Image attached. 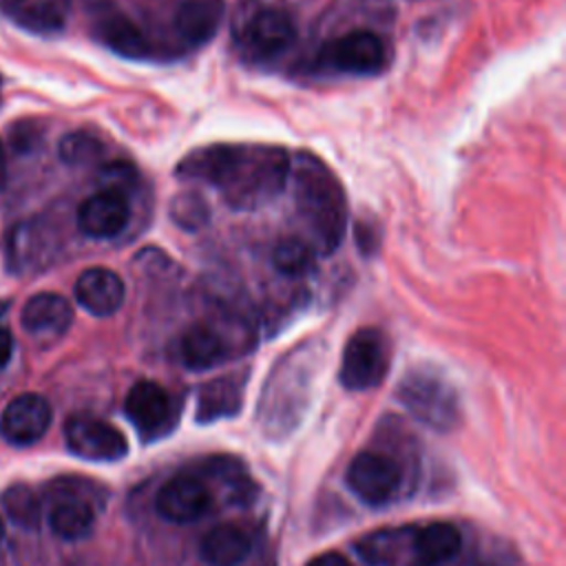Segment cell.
<instances>
[{"instance_id": "cell-28", "label": "cell", "mask_w": 566, "mask_h": 566, "mask_svg": "<svg viewBox=\"0 0 566 566\" xmlns=\"http://www.w3.org/2000/svg\"><path fill=\"white\" fill-rule=\"evenodd\" d=\"M99 184H102V188L117 190V192L126 195L137 184V170L128 161L104 164L99 170Z\"/></svg>"}, {"instance_id": "cell-11", "label": "cell", "mask_w": 566, "mask_h": 566, "mask_svg": "<svg viewBox=\"0 0 566 566\" xmlns=\"http://www.w3.org/2000/svg\"><path fill=\"white\" fill-rule=\"evenodd\" d=\"M51 405L40 394L15 396L0 416V436L15 444L27 447L38 442L51 424Z\"/></svg>"}, {"instance_id": "cell-24", "label": "cell", "mask_w": 566, "mask_h": 566, "mask_svg": "<svg viewBox=\"0 0 566 566\" xmlns=\"http://www.w3.org/2000/svg\"><path fill=\"white\" fill-rule=\"evenodd\" d=\"M405 533L396 528H380L356 542V553L369 566H391L402 551Z\"/></svg>"}, {"instance_id": "cell-31", "label": "cell", "mask_w": 566, "mask_h": 566, "mask_svg": "<svg viewBox=\"0 0 566 566\" xmlns=\"http://www.w3.org/2000/svg\"><path fill=\"white\" fill-rule=\"evenodd\" d=\"M11 354H13V336L9 329L0 327V369L9 363Z\"/></svg>"}, {"instance_id": "cell-18", "label": "cell", "mask_w": 566, "mask_h": 566, "mask_svg": "<svg viewBox=\"0 0 566 566\" xmlns=\"http://www.w3.org/2000/svg\"><path fill=\"white\" fill-rule=\"evenodd\" d=\"M462 535L449 522H431L413 533L411 548L420 564L438 566L453 559L460 553Z\"/></svg>"}, {"instance_id": "cell-10", "label": "cell", "mask_w": 566, "mask_h": 566, "mask_svg": "<svg viewBox=\"0 0 566 566\" xmlns=\"http://www.w3.org/2000/svg\"><path fill=\"white\" fill-rule=\"evenodd\" d=\"M325 60L332 69L349 75H371L385 66L387 53L382 40L365 29L349 31L336 38L327 51Z\"/></svg>"}, {"instance_id": "cell-21", "label": "cell", "mask_w": 566, "mask_h": 566, "mask_svg": "<svg viewBox=\"0 0 566 566\" xmlns=\"http://www.w3.org/2000/svg\"><path fill=\"white\" fill-rule=\"evenodd\" d=\"M199 553L208 566H239L250 553V539L239 526L219 524L201 539Z\"/></svg>"}, {"instance_id": "cell-17", "label": "cell", "mask_w": 566, "mask_h": 566, "mask_svg": "<svg viewBox=\"0 0 566 566\" xmlns=\"http://www.w3.org/2000/svg\"><path fill=\"white\" fill-rule=\"evenodd\" d=\"M223 7L219 0H184L175 9V31L188 44L208 42L221 24Z\"/></svg>"}, {"instance_id": "cell-23", "label": "cell", "mask_w": 566, "mask_h": 566, "mask_svg": "<svg viewBox=\"0 0 566 566\" xmlns=\"http://www.w3.org/2000/svg\"><path fill=\"white\" fill-rule=\"evenodd\" d=\"M316 250L312 243L298 239V237H287L276 243L272 252V265L290 276V279H301L314 272L316 268Z\"/></svg>"}, {"instance_id": "cell-5", "label": "cell", "mask_w": 566, "mask_h": 566, "mask_svg": "<svg viewBox=\"0 0 566 566\" xmlns=\"http://www.w3.org/2000/svg\"><path fill=\"white\" fill-rule=\"evenodd\" d=\"M352 493L369 506L389 504L402 486V467L387 453L358 451L345 473Z\"/></svg>"}, {"instance_id": "cell-20", "label": "cell", "mask_w": 566, "mask_h": 566, "mask_svg": "<svg viewBox=\"0 0 566 566\" xmlns=\"http://www.w3.org/2000/svg\"><path fill=\"white\" fill-rule=\"evenodd\" d=\"M0 9L11 22L31 33L51 35L64 29V15L51 0H0Z\"/></svg>"}, {"instance_id": "cell-8", "label": "cell", "mask_w": 566, "mask_h": 566, "mask_svg": "<svg viewBox=\"0 0 566 566\" xmlns=\"http://www.w3.org/2000/svg\"><path fill=\"white\" fill-rule=\"evenodd\" d=\"M53 489V504L49 509V526L53 535L66 542L88 537L95 526V506L86 491L71 480H57Z\"/></svg>"}, {"instance_id": "cell-12", "label": "cell", "mask_w": 566, "mask_h": 566, "mask_svg": "<svg viewBox=\"0 0 566 566\" xmlns=\"http://www.w3.org/2000/svg\"><path fill=\"white\" fill-rule=\"evenodd\" d=\"M130 219V203L124 192L99 188L77 210V228L91 239L117 237Z\"/></svg>"}, {"instance_id": "cell-33", "label": "cell", "mask_w": 566, "mask_h": 566, "mask_svg": "<svg viewBox=\"0 0 566 566\" xmlns=\"http://www.w3.org/2000/svg\"><path fill=\"white\" fill-rule=\"evenodd\" d=\"M0 99H2V77H0Z\"/></svg>"}, {"instance_id": "cell-13", "label": "cell", "mask_w": 566, "mask_h": 566, "mask_svg": "<svg viewBox=\"0 0 566 566\" xmlns=\"http://www.w3.org/2000/svg\"><path fill=\"white\" fill-rule=\"evenodd\" d=\"M294 40L296 24L283 9H261L243 29V44L254 57H276L287 51Z\"/></svg>"}, {"instance_id": "cell-30", "label": "cell", "mask_w": 566, "mask_h": 566, "mask_svg": "<svg viewBox=\"0 0 566 566\" xmlns=\"http://www.w3.org/2000/svg\"><path fill=\"white\" fill-rule=\"evenodd\" d=\"M307 566H352L349 559L336 551H327L307 562Z\"/></svg>"}, {"instance_id": "cell-26", "label": "cell", "mask_w": 566, "mask_h": 566, "mask_svg": "<svg viewBox=\"0 0 566 566\" xmlns=\"http://www.w3.org/2000/svg\"><path fill=\"white\" fill-rule=\"evenodd\" d=\"M106 148L99 137L75 130L62 137L60 142V159L69 166H93L104 157Z\"/></svg>"}, {"instance_id": "cell-25", "label": "cell", "mask_w": 566, "mask_h": 566, "mask_svg": "<svg viewBox=\"0 0 566 566\" xmlns=\"http://www.w3.org/2000/svg\"><path fill=\"white\" fill-rule=\"evenodd\" d=\"M2 509L9 520L22 528H38L40 524V500L27 484L9 486L2 497Z\"/></svg>"}, {"instance_id": "cell-15", "label": "cell", "mask_w": 566, "mask_h": 566, "mask_svg": "<svg viewBox=\"0 0 566 566\" xmlns=\"http://www.w3.org/2000/svg\"><path fill=\"white\" fill-rule=\"evenodd\" d=\"M20 321L38 338H57L73 323V307L62 294L40 292L24 303Z\"/></svg>"}, {"instance_id": "cell-9", "label": "cell", "mask_w": 566, "mask_h": 566, "mask_svg": "<svg viewBox=\"0 0 566 566\" xmlns=\"http://www.w3.org/2000/svg\"><path fill=\"white\" fill-rule=\"evenodd\" d=\"M210 489L195 475H177L164 482L155 495L157 513L172 524H190L208 513Z\"/></svg>"}, {"instance_id": "cell-1", "label": "cell", "mask_w": 566, "mask_h": 566, "mask_svg": "<svg viewBox=\"0 0 566 566\" xmlns=\"http://www.w3.org/2000/svg\"><path fill=\"white\" fill-rule=\"evenodd\" d=\"M175 175L214 186L234 210H254L285 188L290 155L276 146L212 144L184 155Z\"/></svg>"}, {"instance_id": "cell-16", "label": "cell", "mask_w": 566, "mask_h": 566, "mask_svg": "<svg viewBox=\"0 0 566 566\" xmlns=\"http://www.w3.org/2000/svg\"><path fill=\"white\" fill-rule=\"evenodd\" d=\"M232 354V345L210 323L188 327L179 338V360L192 371H206L221 365Z\"/></svg>"}, {"instance_id": "cell-14", "label": "cell", "mask_w": 566, "mask_h": 566, "mask_svg": "<svg viewBox=\"0 0 566 566\" xmlns=\"http://www.w3.org/2000/svg\"><path fill=\"white\" fill-rule=\"evenodd\" d=\"M75 298L77 303L93 316H111L115 314L126 296L124 281L117 272L108 268H88L75 281Z\"/></svg>"}, {"instance_id": "cell-19", "label": "cell", "mask_w": 566, "mask_h": 566, "mask_svg": "<svg viewBox=\"0 0 566 566\" xmlns=\"http://www.w3.org/2000/svg\"><path fill=\"white\" fill-rule=\"evenodd\" d=\"M243 402V382L234 376H223L206 382L197 400V420L214 422L221 418L237 416Z\"/></svg>"}, {"instance_id": "cell-32", "label": "cell", "mask_w": 566, "mask_h": 566, "mask_svg": "<svg viewBox=\"0 0 566 566\" xmlns=\"http://www.w3.org/2000/svg\"><path fill=\"white\" fill-rule=\"evenodd\" d=\"M7 179V153H4V144L0 142V186Z\"/></svg>"}, {"instance_id": "cell-4", "label": "cell", "mask_w": 566, "mask_h": 566, "mask_svg": "<svg viewBox=\"0 0 566 566\" xmlns=\"http://www.w3.org/2000/svg\"><path fill=\"white\" fill-rule=\"evenodd\" d=\"M389 369V343L376 327L356 329L343 349L338 378L349 391L378 387Z\"/></svg>"}, {"instance_id": "cell-6", "label": "cell", "mask_w": 566, "mask_h": 566, "mask_svg": "<svg viewBox=\"0 0 566 566\" xmlns=\"http://www.w3.org/2000/svg\"><path fill=\"white\" fill-rule=\"evenodd\" d=\"M64 440L71 453L91 462H117L128 453L126 436L91 413H73L64 422Z\"/></svg>"}, {"instance_id": "cell-29", "label": "cell", "mask_w": 566, "mask_h": 566, "mask_svg": "<svg viewBox=\"0 0 566 566\" xmlns=\"http://www.w3.org/2000/svg\"><path fill=\"white\" fill-rule=\"evenodd\" d=\"M356 239H358V245H360V250L363 252H374L376 250V245H378V239H376V234H374V230H371V226H365L363 221L360 223H356Z\"/></svg>"}, {"instance_id": "cell-27", "label": "cell", "mask_w": 566, "mask_h": 566, "mask_svg": "<svg viewBox=\"0 0 566 566\" xmlns=\"http://www.w3.org/2000/svg\"><path fill=\"white\" fill-rule=\"evenodd\" d=\"M210 210L206 206V199L192 190L181 192L177 197H172L170 201V219L184 228V230H199L208 223Z\"/></svg>"}, {"instance_id": "cell-22", "label": "cell", "mask_w": 566, "mask_h": 566, "mask_svg": "<svg viewBox=\"0 0 566 566\" xmlns=\"http://www.w3.org/2000/svg\"><path fill=\"white\" fill-rule=\"evenodd\" d=\"M95 31H97V38L117 55H124L130 60H142L150 55V44L139 31V27L119 13L102 18Z\"/></svg>"}, {"instance_id": "cell-7", "label": "cell", "mask_w": 566, "mask_h": 566, "mask_svg": "<svg viewBox=\"0 0 566 566\" xmlns=\"http://www.w3.org/2000/svg\"><path fill=\"white\" fill-rule=\"evenodd\" d=\"M124 411L144 440L166 436L177 422L172 396L155 380H137L126 394Z\"/></svg>"}, {"instance_id": "cell-3", "label": "cell", "mask_w": 566, "mask_h": 566, "mask_svg": "<svg viewBox=\"0 0 566 566\" xmlns=\"http://www.w3.org/2000/svg\"><path fill=\"white\" fill-rule=\"evenodd\" d=\"M407 411L433 431L447 433L460 422V398L455 387L433 369H411L396 389Z\"/></svg>"}, {"instance_id": "cell-2", "label": "cell", "mask_w": 566, "mask_h": 566, "mask_svg": "<svg viewBox=\"0 0 566 566\" xmlns=\"http://www.w3.org/2000/svg\"><path fill=\"white\" fill-rule=\"evenodd\" d=\"M294 203L305 221L316 254H332L347 230V199L336 175L316 155L301 150L290 157Z\"/></svg>"}]
</instances>
